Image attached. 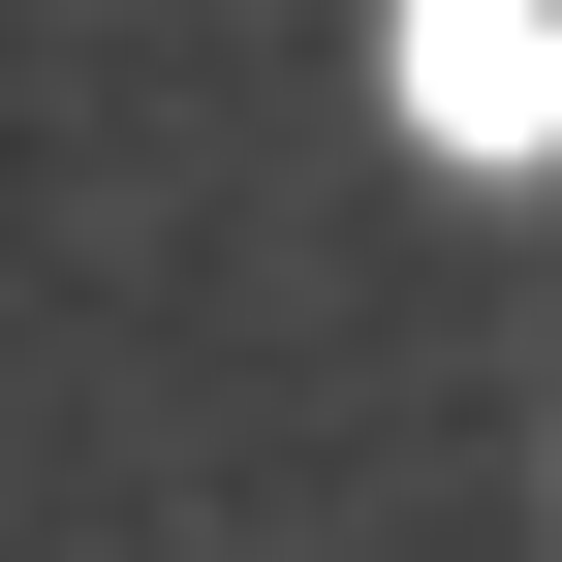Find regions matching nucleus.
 Here are the masks:
<instances>
[{
    "mask_svg": "<svg viewBox=\"0 0 562 562\" xmlns=\"http://www.w3.org/2000/svg\"><path fill=\"white\" fill-rule=\"evenodd\" d=\"M406 125L438 157H562V0H406Z\"/></svg>",
    "mask_w": 562,
    "mask_h": 562,
    "instance_id": "obj_1",
    "label": "nucleus"
}]
</instances>
